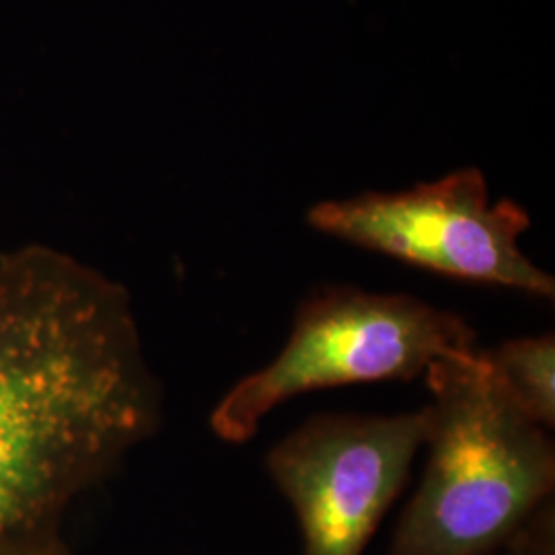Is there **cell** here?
<instances>
[{
    "label": "cell",
    "instance_id": "cell-1",
    "mask_svg": "<svg viewBox=\"0 0 555 555\" xmlns=\"http://www.w3.org/2000/svg\"><path fill=\"white\" fill-rule=\"evenodd\" d=\"M130 293L46 245L0 256V535L59 525L157 433Z\"/></svg>",
    "mask_w": 555,
    "mask_h": 555
},
{
    "label": "cell",
    "instance_id": "cell-2",
    "mask_svg": "<svg viewBox=\"0 0 555 555\" xmlns=\"http://www.w3.org/2000/svg\"><path fill=\"white\" fill-rule=\"evenodd\" d=\"M424 378L428 465L387 555H490L552 500L554 442L502 393L481 348Z\"/></svg>",
    "mask_w": 555,
    "mask_h": 555
},
{
    "label": "cell",
    "instance_id": "cell-3",
    "mask_svg": "<svg viewBox=\"0 0 555 555\" xmlns=\"http://www.w3.org/2000/svg\"><path fill=\"white\" fill-rule=\"evenodd\" d=\"M476 330L408 295L332 286L298 307L293 334L270 364L241 378L210 416L217 437L245 442L293 397L357 383L412 380L440 360L476 354Z\"/></svg>",
    "mask_w": 555,
    "mask_h": 555
},
{
    "label": "cell",
    "instance_id": "cell-4",
    "mask_svg": "<svg viewBox=\"0 0 555 555\" xmlns=\"http://www.w3.org/2000/svg\"><path fill=\"white\" fill-rule=\"evenodd\" d=\"M307 222L325 235L414 268L541 298L555 280L520 247L531 227L515 199H490L479 169H459L403 192H364L315 204Z\"/></svg>",
    "mask_w": 555,
    "mask_h": 555
},
{
    "label": "cell",
    "instance_id": "cell-5",
    "mask_svg": "<svg viewBox=\"0 0 555 555\" xmlns=\"http://www.w3.org/2000/svg\"><path fill=\"white\" fill-rule=\"evenodd\" d=\"M428 412L325 414L280 440L266 467L288 498L302 555H362L426 442Z\"/></svg>",
    "mask_w": 555,
    "mask_h": 555
},
{
    "label": "cell",
    "instance_id": "cell-6",
    "mask_svg": "<svg viewBox=\"0 0 555 555\" xmlns=\"http://www.w3.org/2000/svg\"><path fill=\"white\" fill-rule=\"evenodd\" d=\"M481 358L502 393L522 416L552 430L555 426V337H516L492 350H481Z\"/></svg>",
    "mask_w": 555,
    "mask_h": 555
},
{
    "label": "cell",
    "instance_id": "cell-7",
    "mask_svg": "<svg viewBox=\"0 0 555 555\" xmlns=\"http://www.w3.org/2000/svg\"><path fill=\"white\" fill-rule=\"evenodd\" d=\"M502 550L504 555H555L554 500L545 502Z\"/></svg>",
    "mask_w": 555,
    "mask_h": 555
},
{
    "label": "cell",
    "instance_id": "cell-8",
    "mask_svg": "<svg viewBox=\"0 0 555 555\" xmlns=\"http://www.w3.org/2000/svg\"><path fill=\"white\" fill-rule=\"evenodd\" d=\"M0 555H75L60 539L59 525L29 527L0 535Z\"/></svg>",
    "mask_w": 555,
    "mask_h": 555
}]
</instances>
